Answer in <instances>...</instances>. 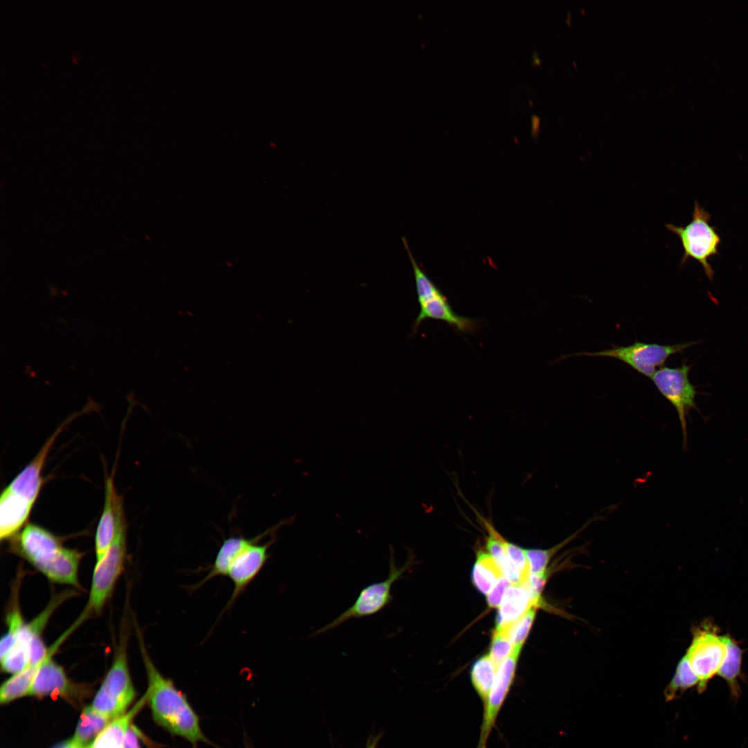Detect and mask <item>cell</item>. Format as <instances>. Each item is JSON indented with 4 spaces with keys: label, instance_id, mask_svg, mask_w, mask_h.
<instances>
[{
    "label": "cell",
    "instance_id": "obj_1",
    "mask_svg": "<svg viewBox=\"0 0 748 748\" xmlns=\"http://www.w3.org/2000/svg\"><path fill=\"white\" fill-rule=\"evenodd\" d=\"M138 636L148 681L145 694L154 720L172 733L185 738L193 744L204 741L197 715L172 682L157 669L141 636Z\"/></svg>",
    "mask_w": 748,
    "mask_h": 748
},
{
    "label": "cell",
    "instance_id": "obj_2",
    "mask_svg": "<svg viewBox=\"0 0 748 748\" xmlns=\"http://www.w3.org/2000/svg\"><path fill=\"white\" fill-rule=\"evenodd\" d=\"M64 422L46 440L34 458L3 489L0 498V539L10 540L27 524L37 500L43 477L42 471L57 436L71 419Z\"/></svg>",
    "mask_w": 748,
    "mask_h": 748
},
{
    "label": "cell",
    "instance_id": "obj_3",
    "mask_svg": "<svg viewBox=\"0 0 748 748\" xmlns=\"http://www.w3.org/2000/svg\"><path fill=\"white\" fill-rule=\"evenodd\" d=\"M711 214L695 202L691 221L686 226L666 224V228L679 239L684 250L681 265L690 260L698 262L708 279L713 282L715 271L709 260L720 254L721 238L717 228L711 225Z\"/></svg>",
    "mask_w": 748,
    "mask_h": 748
},
{
    "label": "cell",
    "instance_id": "obj_4",
    "mask_svg": "<svg viewBox=\"0 0 748 748\" xmlns=\"http://www.w3.org/2000/svg\"><path fill=\"white\" fill-rule=\"evenodd\" d=\"M127 644V636L122 634L111 668L91 705L112 720L123 714L136 695L129 672Z\"/></svg>",
    "mask_w": 748,
    "mask_h": 748
},
{
    "label": "cell",
    "instance_id": "obj_5",
    "mask_svg": "<svg viewBox=\"0 0 748 748\" xmlns=\"http://www.w3.org/2000/svg\"><path fill=\"white\" fill-rule=\"evenodd\" d=\"M727 654L723 635L710 619L692 629V641L685 654L699 679L697 689L704 692L709 682L718 674Z\"/></svg>",
    "mask_w": 748,
    "mask_h": 748
},
{
    "label": "cell",
    "instance_id": "obj_6",
    "mask_svg": "<svg viewBox=\"0 0 748 748\" xmlns=\"http://www.w3.org/2000/svg\"><path fill=\"white\" fill-rule=\"evenodd\" d=\"M699 341L661 345L640 341L625 346L613 345L612 348L596 352H581L563 356L561 359L573 356L603 357L618 359L640 374L652 377L658 368L663 367L672 355L683 353L686 348L697 345Z\"/></svg>",
    "mask_w": 748,
    "mask_h": 748
},
{
    "label": "cell",
    "instance_id": "obj_7",
    "mask_svg": "<svg viewBox=\"0 0 748 748\" xmlns=\"http://www.w3.org/2000/svg\"><path fill=\"white\" fill-rule=\"evenodd\" d=\"M389 569L387 578L382 581L371 584L363 588L354 603L335 620L315 631L312 636H318L333 630L352 619L364 618L377 614L393 600L391 588L393 584L414 564L409 556L402 567L395 563L393 549L391 548Z\"/></svg>",
    "mask_w": 748,
    "mask_h": 748
},
{
    "label": "cell",
    "instance_id": "obj_8",
    "mask_svg": "<svg viewBox=\"0 0 748 748\" xmlns=\"http://www.w3.org/2000/svg\"><path fill=\"white\" fill-rule=\"evenodd\" d=\"M125 555L126 528L118 533L105 555L96 561L88 602L79 617L82 621L103 609L123 571Z\"/></svg>",
    "mask_w": 748,
    "mask_h": 748
},
{
    "label": "cell",
    "instance_id": "obj_9",
    "mask_svg": "<svg viewBox=\"0 0 748 748\" xmlns=\"http://www.w3.org/2000/svg\"><path fill=\"white\" fill-rule=\"evenodd\" d=\"M691 368V365L686 364L677 368L661 367L651 377L657 390L677 411L684 443L687 440L686 416L691 409H698L695 402L697 391L688 377Z\"/></svg>",
    "mask_w": 748,
    "mask_h": 748
},
{
    "label": "cell",
    "instance_id": "obj_10",
    "mask_svg": "<svg viewBox=\"0 0 748 748\" xmlns=\"http://www.w3.org/2000/svg\"><path fill=\"white\" fill-rule=\"evenodd\" d=\"M10 541L11 550L43 573L64 549L62 539L35 524H26Z\"/></svg>",
    "mask_w": 748,
    "mask_h": 748
},
{
    "label": "cell",
    "instance_id": "obj_11",
    "mask_svg": "<svg viewBox=\"0 0 748 748\" xmlns=\"http://www.w3.org/2000/svg\"><path fill=\"white\" fill-rule=\"evenodd\" d=\"M75 630L71 625L49 647L48 653L35 676L29 695L39 697L51 695L71 699L78 692L80 687L68 678L63 668L53 658L60 645Z\"/></svg>",
    "mask_w": 748,
    "mask_h": 748
},
{
    "label": "cell",
    "instance_id": "obj_12",
    "mask_svg": "<svg viewBox=\"0 0 748 748\" xmlns=\"http://www.w3.org/2000/svg\"><path fill=\"white\" fill-rule=\"evenodd\" d=\"M522 648L515 647L510 655L498 668L495 678L484 704L479 745L486 741L495 724L500 709L513 684L517 662Z\"/></svg>",
    "mask_w": 748,
    "mask_h": 748
},
{
    "label": "cell",
    "instance_id": "obj_13",
    "mask_svg": "<svg viewBox=\"0 0 748 748\" xmlns=\"http://www.w3.org/2000/svg\"><path fill=\"white\" fill-rule=\"evenodd\" d=\"M125 528L123 499L116 490L112 476H107L104 506L95 536L96 561L105 555L116 535Z\"/></svg>",
    "mask_w": 748,
    "mask_h": 748
},
{
    "label": "cell",
    "instance_id": "obj_14",
    "mask_svg": "<svg viewBox=\"0 0 748 748\" xmlns=\"http://www.w3.org/2000/svg\"><path fill=\"white\" fill-rule=\"evenodd\" d=\"M274 540L271 539L264 544L259 543L260 540L254 542L247 546L233 560L227 573L233 584V590L228 606L233 603L261 571L269 558V548Z\"/></svg>",
    "mask_w": 748,
    "mask_h": 748
},
{
    "label": "cell",
    "instance_id": "obj_15",
    "mask_svg": "<svg viewBox=\"0 0 748 748\" xmlns=\"http://www.w3.org/2000/svg\"><path fill=\"white\" fill-rule=\"evenodd\" d=\"M528 579L519 584L510 585L507 589L499 608L496 628L508 627L531 607L538 608L542 605V598H536L533 594Z\"/></svg>",
    "mask_w": 748,
    "mask_h": 748
},
{
    "label": "cell",
    "instance_id": "obj_16",
    "mask_svg": "<svg viewBox=\"0 0 748 748\" xmlns=\"http://www.w3.org/2000/svg\"><path fill=\"white\" fill-rule=\"evenodd\" d=\"M420 312L413 326L412 334H415L420 325L427 319L446 322L461 332H474L479 326V321L477 319L457 314L442 292L420 304Z\"/></svg>",
    "mask_w": 748,
    "mask_h": 748
},
{
    "label": "cell",
    "instance_id": "obj_17",
    "mask_svg": "<svg viewBox=\"0 0 748 748\" xmlns=\"http://www.w3.org/2000/svg\"><path fill=\"white\" fill-rule=\"evenodd\" d=\"M283 522H280L278 526L272 527L269 530L253 538H247L242 536H231L224 540L216 554L210 571L200 583H199V585L204 584L215 577L227 576L228 571L232 562L247 546L254 542L260 540L269 533L275 532L279 526L283 524Z\"/></svg>",
    "mask_w": 748,
    "mask_h": 748
},
{
    "label": "cell",
    "instance_id": "obj_18",
    "mask_svg": "<svg viewBox=\"0 0 748 748\" xmlns=\"http://www.w3.org/2000/svg\"><path fill=\"white\" fill-rule=\"evenodd\" d=\"M145 700H147L146 694L127 713L111 721L87 748H123L125 736L131 720Z\"/></svg>",
    "mask_w": 748,
    "mask_h": 748
},
{
    "label": "cell",
    "instance_id": "obj_19",
    "mask_svg": "<svg viewBox=\"0 0 748 748\" xmlns=\"http://www.w3.org/2000/svg\"><path fill=\"white\" fill-rule=\"evenodd\" d=\"M723 638L727 643V654L717 675L727 682L731 697L737 700L740 693L738 678L742 675L743 650L730 635H723Z\"/></svg>",
    "mask_w": 748,
    "mask_h": 748
},
{
    "label": "cell",
    "instance_id": "obj_20",
    "mask_svg": "<svg viewBox=\"0 0 748 748\" xmlns=\"http://www.w3.org/2000/svg\"><path fill=\"white\" fill-rule=\"evenodd\" d=\"M110 721H112L111 718L94 710L91 705L87 706L82 711L72 739L82 747L87 748Z\"/></svg>",
    "mask_w": 748,
    "mask_h": 748
},
{
    "label": "cell",
    "instance_id": "obj_21",
    "mask_svg": "<svg viewBox=\"0 0 748 748\" xmlns=\"http://www.w3.org/2000/svg\"><path fill=\"white\" fill-rule=\"evenodd\" d=\"M503 573L494 558L484 551L477 554L472 572V581L477 590L488 594Z\"/></svg>",
    "mask_w": 748,
    "mask_h": 748
},
{
    "label": "cell",
    "instance_id": "obj_22",
    "mask_svg": "<svg viewBox=\"0 0 748 748\" xmlns=\"http://www.w3.org/2000/svg\"><path fill=\"white\" fill-rule=\"evenodd\" d=\"M40 664L28 665L24 670L7 679L1 686L0 702L1 704L8 703L22 696L29 695L33 682Z\"/></svg>",
    "mask_w": 748,
    "mask_h": 748
},
{
    "label": "cell",
    "instance_id": "obj_23",
    "mask_svg": "<svg viewBox=\"0 0 748 748\" xmlns=\"http://www.w3.org/2000/svg\"><path fill=\"white\" fill-rule=\"evenodd\" d=\"M698 684L699 679L684 655L679 661L672 679L664 690L665 700L670 702L679 698L687 690Z\"/></svg>",
    "mask_w": 748,
    "mask_h": 748
},
{
    "label": "cell",
    "instance_id": "obj_24",
    "mask_svg": "<svg viewBox=\"0 0 748 748\" xmlns=\"http://www.w3.org/2000/svg\"><path fill=\"white\" fill-rule=\"evenodd\" d=\"M497 670L488 653L476 660L471 668L472 684L483 704L493 684Z\"/></svg>",
    "mask_w": 748,
    "mask_h": 748
},
{
    "label": "cell",
    "instance_id": "obj_25",
    "mask_svg": "<svg viewBox=\"0 0 748 748\" xmlns=\"http://www.w3.org/2000/svg\"><path fill=\"white\" fill-rule=\"evenodd\" d=\"M589 522L582 526L576 533L566 538L555 546L549 549H527L526 554L528 562L530 574H540L546 572L547 566L553 556L569 542L572 541L578 534L588 526Z\"/></svg>",
    "mask_w": 748,
    "mask_h": 748
},
{
    "label": "cell",
    "instance_id": "obj_26",
    "mask_svg": "<svg viewBox=\"0 0 748 748\" xmlns=\"http://www.w3.org/2000/svg\"><path fill=\"white\" fill-rule=\"evenodd\" d=\"M402 240L413 267L418 301L419 304H422L440 294L441 292L419 267L413 256L406 239L402 238Z\"/></svg>",
    "mask_w": 748,
    "mask_h": 748
},
{
    "label": "cell",
    "instance_id": "obj_27",
    "mask_svg": "<svg viewBox=\"0 0 748 748\" xmlns=\"http://www.w3.org/2000/svg\"><path fill=\"white\" fill-rule=\"evenodd\" d=\"M25 623L19 605L15 603L6 616L8 631L0 641V659L5 657L15 645L19 633Z\"/></svg>",
    "mask_w": 748,
    "mask_h": 748
},
{
    "label": "cell",
    "instance_id": "obj_28",
    "mask_svg": "<svg viewBox=\"0 0 748 748\" xmlns=\"http://www.w3.org/2000/svg\"><path fill=\"white\" fill-rule=\"evenodd\" d=\"M537 607H531L520 618L508 627H503L507 634L513 648H522L532 627Z\"/></svg>",
    "mask_w": 748,
    "mask_h": 748
},
{
    "label": "cell",
    "instance_id": "obj_29",
    "mask_svg": "<svg viewBox=\"0 0 748 748\" xmlns=\"http://www.w3.org/2000/svg\"><path fill=\"white\" fill-rule=\"evenodd\" d=\"M513 650V645L508 638L507 630L496 628L493 633L489 655L497 669L508 657Z\"/></svg>",
    "mask_w": 748,
    "mask_h": 748
},
{
    "label": "cell",
    "instance_id": "obj_30",
    "mask_svg": "<svg viewBox=\"0 0 748 748\" xmlns=\"http://www.w3.org/2000/svg\"><path fill=\"white\" fill-rule=\"evenodd\" d=\"M505 546L509 558L520 574L521 582L527 580L530 576V569L526 549L506 540Z\"/></svg>",
    "mask_w": 748,
    "mask_h": 748
},
{
    "label": "cell",
    "instance_id": "obj_31",
    "mask_svg": "<svg viewBox=\"0 0 748 748\" xmlns=\"http://www.w3.org/2000/svg\"><path fill=\"white\" fill-rule=\"evenodd\" d=\"M510 585V582L504 576L498 580L487 596V603L489 607L496 608L500 606L504 594Z\"/></svg>",
    "mask_w": 748,
    "mask_h": 748
},
{
    "label": "cell",
    "instance_id": "obj_32",
    "mask_svg": "<svg viewBox=\"0 0 748 748\" xmlns=\"http://www.w3.org/2000/svg\"><path fill=\"white\" fill-rule=\"evenodd\" d=\"M123 748H139V731L134 726L129 727L125 736Z\"/></svg>",
    "mask_w": 748,
    "mask_h": 748
},
{
    "label": "cell",
    "instance_id": "obj_33",
    "mask_svg": "<svg viewBox=\"0 0 748 748\" xmlns=\"http://www.w3.org/2000/svg\"><path fill=\"white\" fill-rule=\"evenodd\" d=\"M53 748H83L78 745L73 739L60 743Z\"/></svg>",
    "mask_w": 748,
    "mask_h": 748
},
{
    "label": "cell",
    "instance_id": "obj_34",
    "mask_svg": "<svg viewBox=\"0 0 748 748\" xmlns=\"http://www.w3.org/2000/svg\"><path fill=\"white\" fill-rule=\"evenodd\" d=\"M531 119H532V121H533L532 122V127H532V130H531V132H532L531 134H533V136H537V134L539 132V126H540V118L537 116H533V117H531Z\"/></svg>",
    "mask_w": 748,
    "mask_h": 748
},
{
    "label": "cell",
    "instance_id": "obj_35",
    "mask_svg": "<svg viewBox=\"0 0 748 748\" xmlns=\"http://www.w3.org/2000/svg\"><path fill=\"white\" fill-rule=\"evenodd\" d=\"M377 741H378V738H374V739H373V740H372V741H371V742H370V743L368 744V745L367 746V747H366V748H376V746H377Z\"/></svg>",
    "mask_w": 748,
    "mask_h": 748
},
{
    "label": "cell",
    "instance_id": "obj_36",
    "mask_svg": "<svg viewBox=\"0 0 748 748\" xmlns=\"http://www.w3.org/2000/svg\"><path fill=\"white\" fill-rule=\"evenodd\" d=\"M478 748H486V745H478Z\"/></svg>",
    "mask_w": 748,
    "mask_h": 748
}]
</instances>
